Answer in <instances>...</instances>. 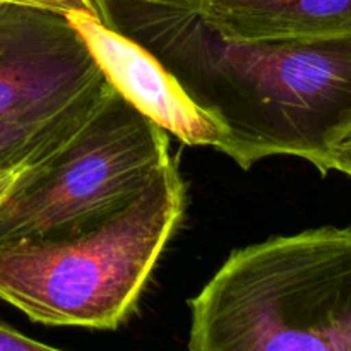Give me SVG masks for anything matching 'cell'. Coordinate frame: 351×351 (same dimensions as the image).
Instances as JSON below:
<instances>
[{
	"mask_svg": "<svg viewBox=\"0 0 351 351\" xmlns=\"http://www.w3.org/2000/svg\"><path fill=\"white\" fill-rule=\"evenodd\" d=\"M65 16L84 38L106 81L139 112L184 144L225 153L228 130L189 98L156 57L103 24L99 17L84 12Z\"/></svg>",
	"mask_w": 351,
	"mask_h": 351,
	"instance_id": "cell-6",
	"label": "cell"
},
{
	"mask_svg": "<svg viewBox=\"0 0 351 351\" xmlns=\"http://www.w3.org/2000/svg\"><path fill=\"white\" fill-rule=\"evenodd\" d=\"M185 204L171 158L101 221L71 235L0 243V300L45 326L115 331L136 312Z\"/></svg>",
	"mask_w": 351,
	"mask_h": 351,
	"instance_id": "cell-2",
	"label": "cell"
},
{
	"mask_svg": "<svg viewBox=\"0 0 351 351\" xmlns=\"http://www.w3.org/2000/svg\"><path fill=\"white\" fill-rule=\"evenodd\" d=\"M0 351H64L45 343L34 341L27 336L21 335L16 329L0 324Z\"/></svg>",
	"mask_w": 351,
	"mask_h": 351,
	"instance_id": "cell-10",
	"label": "cell"
},
{
	"mask_svg": "<svg viewBox=\"0 0 351 351\" xmlns=\"http://www.w3.org/2000/svg\"><path fill=\"white\" fill-rule=\"evenodd\" d=\"M105 84L106 79L47 119L31 122H0V168L31 158L47 156L57 151L88 117Z\"/></svg>",
	"mask_w": 351,
	"mask_h": 351,
	"instance_id": "cell-8",
	"label": "cell"
},
{
	"mask_svg": "<svg viewBox=\"0 0 351 351\" xmlns=\"http://www.w3.org/2000/svg\"><path fill=\"white\" fill-rule=\"evenodd\" d=\"M99 19L149 51L189 98L228 130L242 170L297 156L328 175L351 129V36L245 41L225 38L195 0H93Z\"/></svg>",
	"mask_w": 351,
	"mask_h": 351,
	"instance_id": "cell-1",
	"label": "cell"
},
{
	"mask_svg": "<svg viewBox=\"0 0 351 351\" xmlns=\"http://www.w3.org/2000/svg\"><path fill=\"white\" fill-rule=\"evenodd\" d=\"M191 351H351V225L235 250L191 300Z\"/></svg>",
	"mask_w": 351,
	"mask_h": 351,
	"instance_id": "cell-3",
	"label": "cell"
},
{
	"mask_svg": "<svg viewBox=\"0 0 351 351\" xmlns=\"http://www.w3.org/2000/svg\"><path fill=\"white\" fill-rule=\"evenodd\" d=\"M50 154H47V156H50ZM47 156L31 158V160H24V161H19V163H16V165H10V167L0 168V206L5 202V199L9 197L10 192L14 191V187H16L17 182L21 180V177H23V175L26 173V171L29 170L34 163H38V161H41L43 158H47Z\"/></svg>",
	"mask_w": 351,
	"mask_h": 351,
	"instance_id": "cell-11",
	"label": "cell"
},
{
	"mask_svg": "<svg viewBox=\"0 0 351 351\" xmlns=\"http://www.w3.org/2000/svg\"><path fill=\"white\" fill-rule=\"evenodd\" d=\"M329 171H339L351 177V129L343 134L329 151L328 173Z\"/></svg>",
	"mask_w": 351,
	"mask_h": 351,
	"instance_id": "cell-12",
	"label": "cell"
},
{
	"mask_svg": "<svg viewBox=\"0 0 351 351\" xmlns=\"http://www.w3.org/2000/svg\"><path fill=\"white\" fill-rule=\"evenodd\" d=\"M170 160L168 134L106 81L75 132L0 206V243L88 228L132 201Z\"/></svg>",
	"mask_w": 351,
	"mask_h": 351,
	"instance_id": "cell-4",
	"label": "cell"
},
{
	"mask_svg": "<svg viewBox=\"0 0 351 351\" xmlns=\"http://www.w3.org/2000/svg\"><path fill=\"white\" fill-rule=\"evenodd\" d=\"M5 3H17V5L38 7V9L53 10V12H84L89 16L99 17L93 0H0Z\"/></svg>",
	"mask_w": 351,
	"mask_h": 351,
	"instance_id": "cell-9",
	"label": "cell"
},
{
	"mask_svg": "<svg viewBox=\"0 0 351 351\" xmlns=\"http://www.w3.org/2000/svg\"><path fill=\"white\" fill-rule=\"evenodd\" d=\"M103 81L65 14L0 2V122L47 119Z\"/></svg>",
	"mask_w": 351,
	"mask_h": 351,
	"instance_id": "cell-5",
	"label": "cell"
},
{
	"mask_svg": "<svg viewBox=\"0 0 351 351\" xmlns=\"http://www.w3.org/2000/svg\"><path fill=\"white\" fill-rule=\"evenodd\" d=\"M221 36L245 41L351 36V0H195Z\"/></svg>",
	"mask_w": 351,
	"mask_h": 351,
	"instance_id": "cell-7",
	"label": "cell"
}]
</instances>
